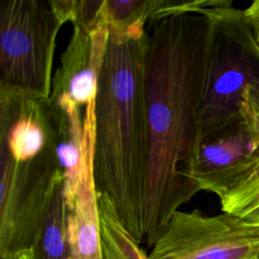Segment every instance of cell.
<instances>
[{"label":"cell","mask_w":259,"mask_h":259,"mask_svg":"<svg viewBox=\"0 0 259 259\" xmlns=\"http://www.w3.org/2000/svg\"><path fill=\"white\" fill-rule=\"evenodd\" d=\"M220 203L223 212L237 215L247 224L259 226V175L220 198Z\"/></svg>","instance_id":"15"},{"label":"cell","mask_w":259,"mask_h":259,"mask_svg":"<svg viewBox=\"0 0 259 259\" xmlns=\"http://www.w3.org/2000/svg\"><path fill=\"white\" fill-rule=\"evenodd\" d=\"M145 54L149 138L143 244L153 248L172 215L200 191V144L209 20L201 13L150 23Z\"/></svg>","instance_id":"1"},{"label":"cell","mask_w":259,"mask_h":259,"mask_svg":"<svg viewBox=\"0 0 259 259\" xmlns=\"http://www.w3.org/2000/svg\"><path fill=\"white\" fill-rule=\"evenodd\" d=\"M209 20L204 87L199 114L200 142L259 113V46L244 9L232 1L197 11Z\"/></svg>","instance_id":"3"},{"label":"cell","mask_w":259,"mask_h":259,"mask_svg":"<svg viewBox=\"0 0 259 259\" xmlns=\"http://www.w3.org/2000/svg\"><path fill=\"white\" fill-rule=\"evenodd\" d=\"M55 146L47 100L0 86V149L25 162Z\"/></svg>","instance_id":"8"},{"label":"cell","mask_w":259,"mask_h":259,"mask_svg":"<svg viewBox=\"0 0 259 259\" xmlns=\"http://www.w3.org/2000/svg\"><path fill=\"white\" fill-rule=\"evenodd\" d=\"M259 175V137L245 122L200 142L194 179L222 198Z\"/></svg>","instance_id":"7"},{"label":"cell","mask_w":259,"mask_h":259,"mask_svg":"<svg viewBox=\"0 0 259 259\" xmlns=\"http://www.w3.org/2000/svg\"><path fill=\"white\" fill-rule=\"evenodd\" d=\"M244 14L255 40L259 46V0L253 1L246 9H244Z\"/></svg>","instance_id":"16"},{"label":"cell","mask_w":259,"mask_h":259,"mask_svg":"<svg viewBox=\"0 0 259 259\" xmlns=\"http://www.w3.org/2000/svg\"><path fill=\"white\" fill-rule=\"evenodd\" d=\"M108 36L106 19L91 30L73 27L53 76L51 96L67 95L81 107L95 100Z\"/></svg>","instance_id":"9"},{"label":"cell","mask_w":259,"mask_h":259,"mask_svg":"<svg viewBox=\"0 0 259 259\" xmlns=\"http://www.w3.org/2000/svg\"><path fill=\"white\" fill-rule=\"evenodd\" d=\"M10 259H34V257H33L30 250H25V251H22V252H19V253L15 254Z\"/></svg>","instance_id":"17"},{"label":"cell","mask_w":259,"mask_h":259,"mask_svg":"<svg viewBox=\"0 0 259 259\" xmlns=\"http://www.w3.org/2000/svg\"><path fill=\"white\" fill-rule=\"evenodd\" d=\"M157 0H104L108 26L122 32L145 31Z\"/></svg>","instance_id":"14"},{"label":"cell","mask_w":259,"mask_h":259,"mask_svg":"<svg viewBox=\"0 0 259 259\" xmlns=\"http://www.w3.org/2000/svg\"><path fill=\"white\" fill-rule=\"evenodd\" d=\"M107 50L95 98L93 174L124 229L143 244L149 138L145 90L148 31L108 26Z\"/></svg>","instance_id":"2"},{"label":"cell","mask_w":259,"mask_h":259,"mask_svg":"<svg viewBox=\"0 0 259 259\" xmlns=\"http://www.w3.org/2000/svg\"><path fill=\"white\" fill-rule=\"evenodd\" d=\"M83 169L74 197L66 202L67 234L73 259H103L98 192L93 174L95 100L84 110Z\"/></svg>","instance_id":"10"},{"label":"cell","mask_w":259,"mask_h":259,"mask_svg":"<svg viewBox=\"0 0 259 259\" xmlns=\"http://www.w3.org/2000/svg\"><path fill=\"white\" fill-rule=\"evenodd\" d=\"M63 24L49 0H2L0 86L48 100L57 36Z\"/></svg>","instance_id":"4"},{"label":"cell","mask_w":259,"mask_h":259,"mask_svg":"<svg viewBox=\"0 0 259 259\" xmlns=\"http://www.w3.org/2000/svg\"><path fill=\"white\" fill-rule=\"evenodd\" d=\"M47 110L63 175L65 200L68 202L74 197L81 180L85 147L84 113L81 106L67 95L50 96Z\"/></svg>","instance_id":"11"},{"label":"cell","mask_w":259,"mask_h":259,"mask_svg":"<svg viewBox=\"0 0 259 259\" xmlns=\"http://www.w3.org/2000/svg\"><path fill=\"white\" fill-rule=\"evenodd\" d=\"M259 226L223 212L177 210L150 252L151 259H256Z\"/></svg>","instance_id":"6"},{"label":"cell","mask_w":259,"mask_h":259,"mask_svg":"<svg viewBox=\"0 0 259 259\" xmlns=\"http://www.w3.org/2000/svg\"><path fill=\"white\" fill-rule=\"evenodd\" d=\"M103 259H151L124 229L107 196L98 193Z\"/></svg>","instance_id":"13"},{"label":"cell","mask_w":259,"mask_h":259,"mask_svg":"<svg viewBox=\"0 0 259 259\" xmlns=\"http://www.w3.org/2000/svg\"><path fill=\"white\" fill-rule=\"evenodd\" d=\"M250 127L253 130V132L259 137V113L255 116L252 123L250 124Z\"/></svg>","instance_id":"18"},{"label":"cell","mask_w":259,"mask_h":259,"mask_svg":"<svg viewBox=\"0 0 259 259\" xmlns=\"http://www.w3.org/2000/svg\"><path fill=\"white\" fill-rule=\"evenodd\" d=\"M61 177L56 146L25 162L0 149V259L31 248Z\"/></svg>","instance_id":"5"},{"label":"cell","mask_w":259,"mask_h":259,"mask_svg":"<svg viewBox=\"0 0 259 259\" xmlns=\"http://www.w3.org/2000/svg\"><path fill=\"white\" fill-rule=\"evenodd\" d=\"M29 250L34 259H73L67 234L63 177L55 186L44 223Z\"/></svg>","instance_id":"12"},{"label":"cell","mask_w":259,"mask_h":259,"mask_svg":"<svg viewBox=\"0 0 259 259\" xmlns=\"http://www.w3.org/2000/svg\"><path fill=\"white\" fill-rule=\"evenodd\" d=\"M256 259H259V252H258V254H257V256H256Z\"/></svg>","instance_id":"19"}]
</instances>
